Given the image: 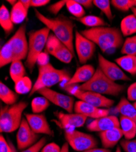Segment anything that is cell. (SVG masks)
I'll return each mask as SVG.
<instances>
[{
    "mask_svg": "<svg viewBox=\"0 0 136 152\" xmlns=\"http://www.w3.org/2000/svg\"><path fill=\"white\" fill-rule=\"evenodd\" d=\"M74 111L76 113L81 114L86 117L95 119L107 116L109 114V110L108 109L98 108L81 100H78L75 104Z\"/></svg>",
    "mask_w": 136,
    "mask_h": 152,
    "instance_id": "18",
    "label": "cell"
},
{
    "mask_svg": "<svg viewBox=\"0 0 136 152\" xmlns=\"http://www.w3.org/2000/svg\"><path fill=\"white\" fill-rule=\"evenodd\" d=\"M35 14L45 27L53 32L57 39L63 43L75 56V45L74 42V28L75 24L67 17L60 15L56 18H49L43 15L39 11L35 9Z\"/></svg>",
    "mask_w": 136,
    "mask_h": 152,
    "instance_id": "1",
    "label": "cell"
},
{
    "mask_svg": "<svg viewBox=\"0 0 136 152\" xmlns=\"http://www.w3.org/2000/svg\"><path fill=\"white\" fill-rule=\"evenodd\" d=\"M99 68L107 78L115 82L118 80L130 81L131 79L121 68L115 63L109 61L104 58L101 54L99 53L98 56Z\"/></svg>",
    "mask_w": 136,
    "mask_h": 152,
    "instance_id": "15",
    "label": "cell"
},
{
    "mask_svg": "<svg viewBox=\"0 0 136 152\" xmlns=\"http://www.w3.org/2000/svg\"><path fill=\"white\" fill-rule=\"evenodd\" d=\"M56 120L53 121L62 129L71 130V129L79 128L84 126L87 117L78 113L65 114L63 112H55Z\"/></svg>",
    "mask_w": 136,
    "mask_h": 152,
    "instance_id": "14",
    "label": "cell"
},
{
    "mask_svg": "<svg viewBox=\"0 0 136 152\" xmlns=\"http://www.w3.org/2000/svg\"><path fill=\"white\" fill-rule=\"evenodd\" d=\"M95 71L91 65H84L79 67L71 79L65 83V86H72L80 83L87 82L92 78Z\"/></svg>",
    "mask_w": 136,
    "mask_h": 152,
    "instance_id": "19",
    "label": "cell"
},
{
    "mask_svg": "<svg viewBox=\"0 0 136 152\" xmlns=\"http://www.w3.org/2000/svg\"><path fill=\"white\" fill-rule=\"evenodd\" d=\"M28 11L24 7L20 1L12 6L10 11V16L14 24H18L24 21L28 16Z\"/></svg>",
    "mask_w": 136,
    "mask_h": 152,
    "instance_id": "27",
    "label": "cell"
},
{
    "mask_svg": "<svg viewBox=\"0 0 136 152\" xmlns=\"http://www.w3.org/2000/svg\"><path fill=\"white\" fill-rule=\"evenodd\" d=\"M20 1L23 4L24 7L28 11L29 7H31V0H20Z\"/></svg>",
    "mask_w": 136,
    "mask_h": 152,
    "instance_id": "46",
    "label": "cell"
},
{
    "mask_svg": "<svg viewBox=\"0 0 136 152\" xmlns=\"http://www.w3.org/2000/svg\"><path fill=\"white\" fill-rule=\"evenodd\" d=\"M115 108L121 116L130 119L136 124V109L127 99L122 97Z\"/></svg>",
    "mask_w": 136,
    "mask_h": 152,
    "instance_id": "21",
    "label": "cell"
},
{
    "mask_svg": "<svg viewBox=\"0 0 136 152\" xmlns=\"http://www.w3.org/2000/svg\"><path fill=\"white\" fill-rule=\"evenodd\" d=\"M71 77L70 73L67 71L56 69L48 62L39 65L38 77L33 85L29 96H32L42 88H49L59 83L67 82Z\"/></svg>",
    "mask_w": 136,
    "mask_h": 152,
    "instance_id": "3",
    "label": "cell"
},
{
    "mask_svg": "<svg viewBox=\"0 0 136 152\" xmlns=\"http://www.w3.org/2000/svg\"><path fill=\"white\" fill-rule=\"evenodd\" d=\"M67 142L76 151H84L96 148L98 142L91 134L75 130H67L65 132Z\"/></svg>",
    "mask_w": 136,
    "mask_h": 152,
    "instance_id": "7",
    "label": "cell"
},
{
    "mask_svg": "<svg viewBox=\"0 0 136 152\" xmlns=\"http://www.w3.org/2000/svg\"><path fill=\"white\" fill-rule=\"evenodd\" d=\"M60 152H69V144L68 142L64 144L62 147H61Z\"/></svg>",
    "mask_w": 136,
    "mask_h": 152,
    "instance_id": "47",
    "label": "cell"
},
{
    "mask_svg": "<svg viewBox=\"0 0 136 152\" xmlns=\"http://www.w3.org/2000/svg\"><path fill=\"white\" fill-rule=\"evenodd\" d=\"M66 2H67V0H62V1H57L48 6V10L49 12H50V13L56 15L62 10V9L66 5Z\"/></svg>",
    "mask_w": 136,
    "mask_h": 152,
    "instance_id": "40",
    "label": "cell"
},
{
    "mask_svg": "<svg viewBox=\"0 0 136 152\" xmlns=\"http://www.w3.org/2000/svg\"><path fill=\"white\" fill-rule=\"evenodd\" d=\"M65 89L80 100L98 108H109L115 102L114 100L95 92L80 90L78 88L73 89L71 87L67 86H65Z\"/></svg>",
    "mask_w": 136,
    "mask_h": 152,
    "instance_id": "8",
    "label": "cell"
},
{
    "mask_svg": "<svg viewBox=\"0 0 136 152\" xmlns=\"http://www.w3.org/2000/svg\"><path fill=\"white\" fill-rule=\"evenodd\" d=\"M75 19L84 24V26L91 28L103 27L108 25L103 18L96 15H87L80 18Z\"/></svg>",
    "mask_w": 136,
    "mask_h": 152,
    "instance_id": "29",
    "label": "cell"
},
{
    "mask_svg": "<svg viewBox=\"0 0 136 152\" xmlns=\"http://www.w3.org/2000/svg\"><path fill=\"white\" fill-rule=\"evenodd\" d=\"M65 6L68 11L75 18H80L84 17L85 14L84 8L76 0H67Z\"/></svg>",
    "mask_w": 136,
    "mask_h": 152,
    "instance_id": "33",
    "label": "cell"
},
{
    "mask_svg": "<svg viewBox=\"0 0 136 152\" xmlns=\"http://www.w3.org/2000/svg\"><path fill=\"white\" fill-rule=\"evenodd\" d=\"M131 10H132V12L133 14L136 17V8H132V9H131Z\"/></svg>",
    "mask_w": 136,
    "mask_h": 152,
    "instance_id": "49",
    "label": "cell"
},
{
    "mask_svg": "<svg viewBox=\"0 0 136 152\" xmlns=\"http://www.w3.org/2000/svg\"><path fill=\"white\" fill-rule=\"evenodd\" d=\"M77 88L82 91H92L102 95L116 96L124 91L125 86L117 83L107 78L98 67L89 81L82 83Z\"/></svg>",
    "mask_w": 136,
    "mask_h": 152,
    "instance_id": "4",
    "label": "cell"
},
{
    "mask_svg": "<svg viewBox=\"0 0 136 152\" xmlns=\"http://www.w3.org/2000/svg\"><path fill=\"white\" fill-rule=\"evenodd\" d=\"M50 1L49 0H31V7H40L47 5Z\"/></svg>",
    "mask_w": 136,
    "mask_h": 152,
    "instance_id": "43",
    "label": "cell"
},
{
    "mask_svg": "<svg viewBox=\"0 0 136 152\" xmlns=\"http://www.w3.org/2000/svg\"><path fill=\"white\" fill-rule=\"evenodd\" d=\"M115 128H120L119 119L115 116L109 115L95 119L87 126L90 132H102Z\"/></svg>",
    "mask_w": 136,
    "mask_h": 152,
    "instance_id": "17",
    "label": "cell"
},
{
    "mask_svg": "<svg viewBox=\"0 0 136 152\" xmlns=\"http://www.w3.org/2000/svg\"><path fill=\"white\" fill-rule=\"evenodd\" d=\"M26 24H23L14 35L7 41L14 53V61L23 60L27 58L28 54V41L26 37Z\"/></svg>",
    "mask_w": 136,
    "mask_h": 152,
    "instance_id": "9",
    "label": "cell"
},
{
    "mask_svg": "<svg viewBox=\"0 0 136 152\" xmlns=\"http://www.w3.org/2000/svg\"><path fill=\"white\" fill-rule=\"evenodd\" d=\"M121 53L125 56H136V35L128 37L123 43Z\"/></svg>",
    "mask_w": 136,
    "mask_h": 152,
    "instance_id": "34",
    "label": "cell"
},
{
    "mask_svg": "<svg viewBox=\"0 0 136 152\" xmlns=\"http://www.w3.org/2000/svg\"><path fill=\"white\" fill-rule=\"evenodd\" d=\"M45 49L48 54L64 63H70L75 56L71 50L54 34L49 35Z\"/></svg>",
    "mask_w": 136,
    "mask_h": 152,
    "instance_id": "10",
    "label": "cell"
},
{
    "mask_svg": "<svg viewBox=\"0 0 136 152\" xmlns=\"http://www.w3.org/2000/svg\"><path fill=\"white\" fill-rule=\"evenodd\" d=\"M39 137V134L32 131L26 118H23L17 134L18 149L22 150L30 147L37 142Z\"/></svg>",
    "mask_w": 136,
    "mask_h": 152,
    "instance_id": "13",
    "label": "cell"
},
{
    "mask_svg": "<svg viewBox=\"0 0 136 152\" xmlns=\"http://www.w3.org/2000/svg\"><path fill=\"white\" fill-rule=\"evenodd\" d=\"M14 61V53L9 43L7 42L0 50V66L3 68Z\"/></svg>",
    "mask_w": 136,
    "mask_h": 152,
    "instance_id": "30",
    "label": "cell"
},
{
    "mask_svg": "<svg viewBox=\"0 0 136 152\" xmlns=\"http://www.w3.org/2000/svg\"><path fill=\"white\" fill-rule=\"evenodd\" d=\"M37 93L46 97L55 105L65 110L68 113H72L74 110L75 99L71 96L58 93L48 88H42Z\"/></svg>",
    "mask_w": 136,
    "mask_h": 152,
    "instance_id": "12",
    "label": "cell"
},
{
    "mask_svg": "<svg viewBox=\"0 0 136 152\" xmlns=\"http://www.w3.org/2000/svg\"><path fill=\"white\" fill-rule=\"evenodd\" d=\"M7 2H8L12 6H14L18 2V1H15V0H7Z\"/></svg>",
    "mask_w": 136,
    "mask_h": 152,
    "instance_id": "48",
    "label": "cell"
},
{
    "mask_svg": "<svg viewBox=\"0 0 136 152\" xmlns=\"http://www.w3.org/2000/svg\"><path fill=\"white\" fill-rule=\"evenodd\" d=\"M61 148L54 142H51L45 145L40 152H60Z\"/></svg>",
    "mask_w": 136,
    "mask_h": 152,
    "instance_id": "42",
    "label": "cell"
},
{
    "mask_svg": "<svg viewBox=\"0 0 136 152\" xmlns=\"http://www.w3.org/2000/svg\"><path fill=\"white\" fill-rule=\"evenodd\" d=\"M115 152H121V148H120V147L119 146H118V147H117V149H116Z\"/></svg>",
    "mask_w": 136,
    "mask_h": 152,
    "instance_id": "50",
    "label": "cell"
},
{
    "mask_svg": "<svg viewBox=\"0 0 136 152\" xmlns=\"http://www.w3.org/2000/svg\"><path fill=\"white\" fill-rule=\"evenodd\" d=\"M127 99L129 101L136 102V82L132 83L128 88Z\"/></svg>",
    "mask_w": 136,
    "mask_h": 152,
    "instance_id": "41",
    "label": "cell"
},
{
    "mask_svg": "<svg viewBox=\"0 0 136 152\" xmlns=\"http://www.w3.org/2000/svg\"><path fill=\"white\" fill-rule=\"evenodd\" d=\"M33 87L32 82L28 76L18 80L15 83V91L18 94H26L30 93Z\"/></svg>",
    "mask_w": 136,
    "mask_h": 152,
    "instance_id": "31",
    "label": "cell"
},
{
    "mask_svg": "<svg viewBox=\"0 0 136 152\" xmlns=\"http://www.w3.org/2000/svg\"><path fill=\"white\" fill-rule=\"evenodd\" d=\"M81 152H111V151L109 149L104 148H91L87 150H85L84 151Z\"/></svg>",
    "mask_w": 136,
    "mask_h": 152,
    "instance_id": "45",
    "label": "cell"
},
{
    "mask_svg": "<svg viewBox=\"0 0 136 152\" xmlns=\"http://www.w3.org/2000/svg\"><path fill=\"white\" fill-rule=\"evenodd\" d=\"M120 31L124 37L136 34V17L134 14L129 15L121 20Z\"/></svg>",
    "mask_w": 136,
    "mask_h": 152,
    "instance_id": "24",
    "label": "cell"
},
{
    "mask_svg": "<svg viewBox=\"0 0 136 152\" xmlns=\"http://www.w3.org/2000/svg\"><path fill=\"white\" fill-rule=\"evenodd\" d=\"M99 136L103 148L109 149L114 147L117 144L123 136V134L120 128H115L100 132Z\"/></svg>",
    "mask_w": 136,
    "mask_h": 152,
    "instance_id": "20",
    "label": "cell"
},
{
    "mask_svg": "<svg viewBox=\"0 0 136 152\" xmlns=\"http://www.w3.org/2000/svg\"><path fill=\"white\" fill-rule=\"evenodd\" d=\"M120 146L126 152H136V139L122 140L120 142Z\"/></svg>",
    "mask_w": 136,
    "mask_h": 152,
    "instance_id": "37",
    "label": "cell"
},
{
    "mask_svg": "<svg viewBox=\"0 0 136 152\" xmlns=\"http://www.w3.org/2000/svg\"><path fill=\"white\" fill-rule=\"evenodd\" d=\"M31 109L34 114L43 113L50 105V102L45 97H36L31 101Z\"/></svg>",
    "mask_w": 136,
    "mask_h": 152,
    "instance_id": "32",
    "label": "cell"
},
{
    "mask_svg": "<svg viewBox=\"0 0 136 152\" xmlns=\"http://www.w3.org/2000/svg\"><path fill=\"white\" fill-rule=\"evenodd\" d=\"M115 61L121 69L132 75H136V56H123Z\"/></svg>",
    "mask_w": 136,
    "mask_h": 152,
    "instance_id": "23",
    "label": "cell"
},
{
    "mask_svg": "<svg viewBox=\"0 0 136 152\" xmlns=\"http://www.w3.org/2000/svg\"><path fill=\"white\" fill-rule=\"evenodd\" d=\"M25 118L31 129L35 133L54 136V132L51 130L44 114L26 113Z\"/></svg>",
    "mask_w": 136,
    "mask_h": 152,
    "instance_id": "16",
    "label": "cell"
},
{
    "mask_svg": "<svg viewBox=\"0 0 136 152\" xmlns=\"http://www.w3.org/2000/svg\"><path fill=\"white\" fill-rule=\"evenodd\" d=\"M133 105L134 106V107H135V109H136V102H135L133 104Z\"/></svg>",
    "mask_w": 136,
    "mask_h": 152,
    "instance_id": "51",
    "label": "cell"
},
{
    "mask_svg": "<svg viewBox=\"0 0 136 152\" xmlns=\"http://www.w3.org/2000/svg\"><path fill=\"white\" fill-rule=\"evenodd\" d=\"M14 23L10 16V12L4 4H2L0 8V25L6 33L9 35L14 29Z\"/></svg>",
    "mask_w": 136,
    "mask_h": 152,
    "instance_id": "26",
    "label": "cell"
},
{
    "mask_svg": "<svg viewBox=\"0 0 136 152\" xmlns=\"http://www.w3.org/2000/svg\"><path fill=\"white\" fill-rule=\"evenodd\" d=\"M80 32L97 45L103 53L117 49L124 43L121 31L117 28L98 27L85 29Z\"/></svg>",
    "mask_w": 136,
    "mask_h": 152,
    "instance_id": "2",
    "label": "cell"
},
{
    "mask_svg": "<svg viewBox=\"0 0 136 152\" xmlns=\"http://www.w3.org/2000/svg\"><path fill=\"white\" fill-rule=\"evenodd\" d=\"M93 5L100 9L109 20L114 18L112 10L110 8V1L109 0H93Z\"/></svg>",
    "mask_w": 136,
    "mask_h": 152,
    "instance_id": "35",
    "label": "cell"
},
{
    "mask_svg": "<svg viewBox=\"0 0 136 152\" xmlns=\"http://www.w3.org/2000/svg\"><path fill=\"white\" fill-rule=\"evenodd\" d=\"M28 105V102L21 101L12 105H7L0 111V132L12 133L17 130L22 121V115Z\"/></svg>",
    "mask_w": 136,
    "mask_h": 152,
    "instance_id": "5",
    "label": "cell"
},
{
    "mask_svg": "<svg viewBox=\"0 0 136 152\" xmlns=\"http://www.w3.org/2000/svg\"><path fill=\"white\" fill-rule=\"evenodd\" d=\"M75 48L79 61L84 64L92 58L96 50V45L82 35L78 31L75 34Z\"/></svg>",
    "mask_w": 136,
    "mask_h": 152,
    "instance_id": "11",
    "label": "cell"
},
{
    "mask_svg": "<svg viewBox=\"0 0 136 152\" xmlns=\"http://www.w3.org/2000/svg\"><path fill=\"white\" fill-rule=\"evenodd\" d=\"M0 152H17L14 146L9 144L2 134L0 136Z\"/></svg>",
    "mask_w": 136,
    "mask_h": 152,
    "instance_id": "39",
    "label": "cell"
},
{
    "mask_svg": "<svg viewBox=\"0 0 136 152\" xmlns=\"http://www.w3.org/2000/svg\"><path fill=\"white\" fill-rule=\"evenodd\" d=\"M49 30L46 27L39 30L31 31L28 33V54L26 66L32 72L35 64L45 48L49 35Z\"/></svg>",
    "mask_w": 136,
    "mask_h": 152,
    "instance_id": "6",
    "label": "cell"
},
{
    "mask_svg": "<svg viewBox=\"0 0 136 152\" xmlns=\"http://www.w3.org/2000/svg\"><path fill=\"white\" fill-rule=\"evenodd\" d=\"M84 8L89 9L92 7L93 4L92 0H76Z\"/></svg>",
    "mask_w": 136,
    "mask_h": 152,
    "instance_id": "44",
    "label": "cell"
},
{
    "mask_svg": "<svg viewBox=\"0 0 136 152\" xmlns=\"http://www.w3.org/2000/svg\"><path fill=\"white\" fill-rule=\"evenodd\" d=\"M46 142V137H43L41 138L35 144L31 146L30 147L26 148L21 152H40L43 147L45 145Z\"/></svg>",
    "mask_w": 136,
    "mask_h": 152,
    "instance_id": "38",
    "label": "cell"
},
{
    "mask_svg": "<svg viewBox=\"0 0 136 152\" xmlns=\"http://www.w3.org/2000/svg\"><path fill=\"white\" fill-rule=\"evenodd\" d=\"M0 99L7 105H12L17 103L18 99V94L1 82L0 83Z\"/></svg>",
    "mask_w": 136,
    "mask_h": 152,
    "instance_id": "25",
    "label": "cell"
},
{
    "mask_svg": "<svg viewBox=\"0 0 136 152\" xmlns=\"http://www.w3.org/2000/svg\"><path fill=\"white\" fill-rule=\"evenodd\" d=\"M110 3L115 8L122 12L136 8V0H112Z\"/></svg>",
    "mask_w": 136,
    "mask_h": 152,
    "instance_id": "36",
    "label": "cell"
},
{
    "mask_svg": "<svg viewBox=\"0 0 136 152\" xmlns=\"http://www.w3.org/2000/svg\"><path fill=\"white\" fill-rule=\"evenodd\" d=\"M9 74L14 83L26 76V69L21 60H15L11 63Z\"/></svg>",
    "mask_w": 136,
    "mask_h": 152,
    "instance_id": "28",
    "label": "cell"
},
{
    "mask_svg": "<svg viewBox=\"0 0 136 152\" xmlns=\"http://www.w3.org/2000/svg\"><path fill=\"white\" fill-rule=\"evenodd\" d=\"M120 129L123 136L127 140H131L136 136V124L130 119L121 116L119 119Z\"/></svg>",
    "mask_w": 136,
    "mask_h": 152,
    "instance_id": "22",
    "label": "cell"
}]
</instances>
